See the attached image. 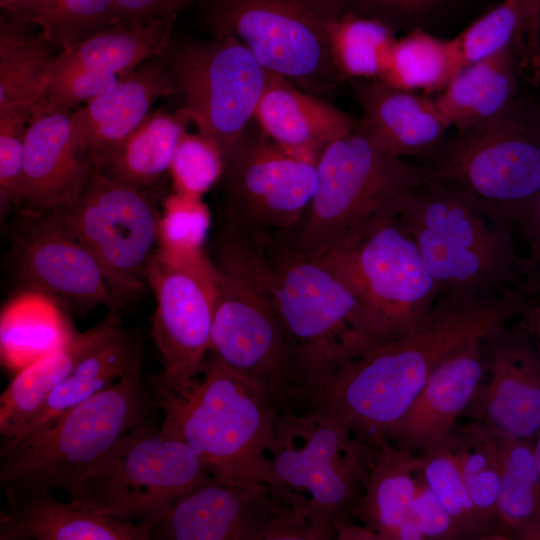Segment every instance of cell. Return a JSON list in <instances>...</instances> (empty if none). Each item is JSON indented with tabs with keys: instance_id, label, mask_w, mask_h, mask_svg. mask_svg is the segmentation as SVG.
<instances>
[{
	"instance_id": "6da1fadb",
	"label": "cell",
	"mask_w": 540,
	"mask_h": 540,
	"mask_svg": "<svg viewBox=\"0 0 540 540\" xmlns=\"http://www.w3.org/2000/svg\"><path fill=\"white\" fill-rule=\"evenodd\" d=\"M539 300L536 293L495 300L438 295L431 312L418 327L349 362L310 408L335 412L360 439L378 448L388 442L391 430L447 353L513 322Z\"/></svg>"
},
{
	"instance_id": "7a4b0ae2",
	"label": "cell",
	"mask_w": 540,
	"mask_h": 540,
	"mask_svg": "<svg viewBox=\"0 0 540 540\" xmlns=\"http://www.w3.org/2000/svg\"><path fill=\"white\" fill-rule=\"evenodd\" d=\"M243 235L251 268L284 332L306 411L345 365L387 339L346 283L299 249L288 231Z\"/></svg>"
},
{
	"instance_id": "3957f363",
	"label": "cell",
	"mask_w": 540,
	"mask_h": 540,
	"mask_svg": "<svg viewBox=\"0 0 540 540\" xmlns=\"http://www.w3.org/2000/svg\"><path fill=\"white\" fill-rule=\"evenodd\" d=\"M161 432L187 444L219 482L269 485L267 453L281 411L258 385L209 351L196 371L147 375Z\"/></svg>"
},
{
	"instance_id": "277c9868",
	"label": "cell",
	"mask_w": 540,
	"mask_h": 540,
	"mask_svg": "<svg viewBox=\"0 0 540 540\" xmlns=\"http://www.w3.org/2000/svg\"><path fill=\"white\" fill-rule=\"evenodd\" d=\"M398 219L438 295L495 300L540 293V278L516 252L514 223L493 207L430 181L408 195Z\"/></svg>"
},
{
	"instance_id": "5b68a950",
	"label": "cell",
	"mask_w": 540,
	"mask_h": 540,
	"mask_svg": "<svg viewBox=\"0 0 540 540\" xmlns=\"http://www.w3.org/2000/svg\"><path fill=\"white\" fill-rule=\"evenodd\" d=\"M317 172L314 196L300 222L288 231L293 243L312 255L397 217L408 195L433 181L428 167L390 153L359 122L321 151Z\"/></svg>"
},
{
	"instance_id": "8992f818",
	"label": "cell",
	"mask_w": 540,
	"mask_h": 540,
	"mask_svg": "<svg viewBox=\"0 0 540 540\" xmlns=\"http://www.w3.org/2000/svg\"><path fill=\"white\" fill-rule=\"evenodd\" d=\"M142 371L128 374L39 432L2 445L0 486L70 493L115 443L153 421L157 406Z\"/></svg>"
},
{
	"instance_id": "52a82bcc",
	"label": "cell",
	"mask_w": 540,
	"mask_h": 540,
	"mask_svg": "<svg viewBox=\"0 0 540 540\" xmlns=\"http://www.w3.org/2000/svg\"><path fill=\"white\" fill-rule=\"evenodd\" d=\"M377 449L333 411L283 410L267 453L269 486L305 510L322 540L335 538L333 520L361 495Z\"/></svg>"
},
{
	"instance_id": "ba28073f",
	"label": "cell",
	"mask_w": 540,
	"mask_h": 540,
	"mask_svg": "<svg viewBox=\"0 0 540 540\" xmlns=\"http://www.w3.org/2000/svg\"><path fill=\"white\" fill-rule=\"evenodd\" d=\"M216 270L209 351L266 391L281 410L303 411L290 350L249 263L243 234L218 221L208 253Z\"/></svg>"
},
{
	"instance_id": "9c48e42d",
	"label": "cell",
	"mask_w": 540,
	"mask_h": 540,
	"mask_svg": "<svg viewBox=\"0 0 540 540\" xmlns=\"http://www.w3.org/2000/svg\"><path fill=\"white\" fill-rule=\"evenodd\" d=\"M201 26L212 38L233 37L266 70L320 97L345 81L333 55L331 22L305 0H198Z\"/></svg>"
},
{
	"instance_id": "30bf717a",
	"label": "cell",
	"mask_w": 540,
	"mask_h": 540,
	"mask_svg": "<svg viewBox=\"0 0 540 540\" xmlns=\"http://www.w3.org/2000/svg\"><path fill=\"white\" fill-rule=\"evenodd\" d=\"M209 477L187 444L165 436L152 421L120 438L69 494L106 515L155 524Z\"/></svg>"
},
{
	"instance_id": "8fae6325",
	"label": "cell",
	"mask_w": 540,
	"mask_h": 540,
	"mask_svg": "<svg viewBox=\"0 0 540 540\" xmlns=\"http://www.w3.org/2000/svg\"><path fill=\"white\" fill-rule=\"evenodd\" d=\"M422 165L434 182L516 223L540 192V125L515 101L496 118L444 140Z\"/></svg>"
},
{
	"instance_id": "7c38bea8",
	"label": "cell",
	"mask_w": 540,
	"mask_h": 540,
	"mask_svg": "<svg viewBox=\"0 0 540 540\" xmlns=\"http://www.w3.org/2000/svg\"><path fill=\"white\" fill-rule=\"evenodd\" d=\"M314 256L360 299L387 341L418 327L437 300L434 279L398 216L377 222Z\"/></svg>"
},
{
	"instance_id": "4fadbf2b",
	"label": "cell",
	"mask_w": 540,
	"mask_h": 540,
	"mask_svg": "<svg viewBox=\"0 0 540 540\" xmlns=\"http://www.w3.org/2000/svg\"><path fill=\"white\" fill-rule=\"evenodd\" d=\"M180 108L224 160L262 96L266 69L233 37L207 39L173 34L164 53Z\"/></svg>"
},
{
	"instance_id": "5bb4252c",
	"label": "cell",
	"mask_w": 540,
	"mask_h": 540,
	"mask_svg": "<svg viewBox=\"0 0 540 540\" xmlns=\"http://www.w3.org/2000/svg\"><path fill=\"white\" fill-rule=\"evenodd\" d=\"M54 211L93 254L119 306L143 290L161 217L146 188L94 170L81 191Z\"/></svg>"
},
{
	"instance_id": "9a60e30c",
	"label": "cell",
	"mask_w": 540,
	"mask_h": 540,
	"mask_svg": "<svg viewBox=\"0 0 540 540\" xmlns=\"http://www.w3.org/2000/svg\"><path fill=\"white\" fill-rule=\"evenodd\" d=\"M318 157L281 146L253 118L224 165L220 217L239 231H290L317 188Z\"/></svg>"
},
{
	"instance_id": "2e32d148",
	"label": "cell",
	"mask_w": 540,
	"mask_h": 540,
	"mask_svg": "<svg viewBox=\"0 0 540 540\" xmlns=\"http://www.w3.org/2000/svg\"><path fill=\"white\" fill-rule=\"evenodd\" d=\"M12 258L24 289L46 294L68 311L85 314L97 306L120 308L93 254L54 210L20 211Z\"/></svg>"
},
{
	"instance_id": "e0dca14e",
	"label": "cell",
	"mask_w": 540,
	"mask_h": 540,
	"mask_svg": "<svg viewBox=\"0 0 540 540\" xmlns=\"http://www.w3.org/2000/svg\"><path fill=\"white\" fill-rule=\"evenodd\" d=\"M156 298L151 336L162 358L160 371L180 377L198 369L209 352L216 270L208 253L176 258L157 249L146 270Z\"/></svg>"
},
{
	"instance_id": "ac0fdd59",
	"label": "cell",
	"mask_w": 540,
	"mask_h": 540,
	"mask_svg": "<svg viewBox=\"0 0 540 540\" xmlns=\"http://www.w3.org/2000/svg\"><path fill=\"white\" fill-rule=\"evenodd\" d=\"M484 371L464 415L533 440L540 430V349L529 330L507 323L481 336Z\"/></svg>"
},
{
	"instance_id": "d6986e66",
	"label": "cell",
	"mask_w": 540,
	"mask_h": 540,
	"mask_svg": "<svg viewBox=\"0 0 540 540\" xmlns=\"http://www.w3.org/2000/svg\"><path fill=\"white\" fill-rule=\"evenodd\" d=\"M289 506L269 485H229L211 476L173 504L151 539L264 540Z\"/></svg>"
},
{
	"instance_id": "ffe728a7",
	"label": "cell",
	"mask_w": 540,
	"mask_h": 540,
	"mask_svg": "<svg viewBox=\"0 0 540 540\" xmlns=\"http://www.w3.org/2000/svg\"><path fill=\"white\" fill-rule=\"evenodd\" d=\"M483 371L481 337L452 349L439 361L391 430L388 442L418 455L440 444L469 406Z\"/></svg>"
},
{
	"instance_id": "44dd1931",
	"label": "cell",
	"mask_w": 540,
	"mask_h": 540,
	"mask_svg": "<svg viewBox=\"0 0 540 540\" xmlns=\"http://www.w3.org/2000/svg\"><path fill=\"white\" fill-rule=\"evenodd\" d=\"M175 94L167 61L150 58L119 76L117 85L72 113L76 136L95 170L150 114L160 98Z\"/></svg>"
},
{
	"instance_id": "7402d4cb",
	"label": "cell",
	"mask_w": 540,
	"mask_h": 540,
	"mask_svg": "<svg viewBox=\"0 0 540 540\" xmlns=\"http://www.w3.org/2000/svg\"><path fill=\"white\" fill-rule=\"evenodd\" d=\"M71 117L70 111L31 116L24 144L23 208L43 212L63 206L95 170Z\"/></svg>"
},
{
	"instance_id": "603a6c76",
	"label": "cell",
	"mask_w": 540,
	"mask_h": 540,
	"mask_svg": "<svg viewBox=\"0 0 540 540\" xmlns=\"http://www.w3.org/2000/svg\"><path fill=\"white\" fill-rule=\"evenodd\" d=\"M5 494L0 540H147L155 525L118 519L73 499L63 502L50 490Z\"/></svg>"
},
{
	"instance_id": "cb8c5ba5",
	"label": "cell",
	"mask_w": 540,
	"mask_h": 540,
	"mask_svg": "<svg viewBox=\"0 0 540 540\" xmlns=\"http://www.w3.org/2000/svg\"><path fill=\"white\" fill-rule=\"evenodd\" d=\"M360 105L359 124L386 150L424 163L451 127L434 99L381 79L347 80Z\"/></svg>"
},
{
	"instance_id": "d4e9b609",
	"label": "cell",
	"mask_w": 540,
	"mask_h": 540,
	"mask_svg": "<svg viewBox=\"0 0 540 540\" xmlns=\"http://www.w3.org/2000/svg\"><path fill=\"white\" fill-rule=\"evenodd\" d=\"M254 118L276 143L317 157L328 144L348 135L358 125L322 97L269 70Z\"/></svg>"
},
{
	"instance_id": "484cf974",
	"label": "cell",
	"mask_w": 540,
	"mask_h": 540,
	"mask_svg": "<svg viewBox=\"0 0 540 540\" xmlns=\"http://www.w3.org/2000/svg\"><path fill=\"white\" fill-rule=\"evenodd\" d=\"M121 325L118 311H109L65 346L16 373L0 397V434L4 443L23 431L78 362Z\"/></svg>"
},
{
	"instance_id": "4316f807",
	"label": "cell",
	"mask_w": 540,
	"mask_h": 540,
	"mask_svg": "<svg viewBox=\"0 0 540 540\" xmlns=\"http://www.w3.org/2000/svg\"><path fill=\"white\" fill-rule=\"evenodd\" d=\"M140 371H142L140 342L121 325L78 362L23 431L5 443L39 432L74 406L98 394L122 377Z\"/></svg>"
},
{
	"instance_id": "83f0119b",
	"label": "cell",
	"mask_w": 540,
	"mask_h": 540,
	"mask_svg": "<svg viewBox=\"0 0 540 540\" xmlns=\"http://www.w3.org/2000/svg\"><path fill=\"white\" fill-rule=\"evenodd\" d=\"M77 334L61 303L39 291L24 289L1 311L2 366L17 373L65 346Z\"/></svg>"
},
{
	"instance_id": "f1b7e54d",
	"label": "cell",
	"mask_w": 540,
	"mask_h": 540,
	"mask_svg": "<svg viewBox=\"0 0 540 540\" xmlns=\"http://www.w3.org/2000/svg\"><path fill=\"white\" fill-rule=\"evenodd\" d=\"M177 17L118 21L60 51L51 75L73 68L120 75L150 58L162 56L173 36Z\"/></svg>"
},
{
	"instance_id": "f546056e",
	"label": "cell",
	"mask_w": 540,
	"mask_h": 540,
	"mask_svg": "<svg viewBox=\"0 0 540 540\" xmlns=\"http://www.w3.org/2000/svg\"><path fill=\"white\" fill-rule=\"evenodd\" d=\"M516 93L513 44L464 67L434 101L450 126L461 133L507 111Z\"/></svg>"
},
{
	"instance_id": "4dcf8cb0",
	"label": "cell",
	"mask_w": 540,
	"mask_h": 540,
	"mask_svg": "<svg viewBox=\"0 0 540 540\" xmlns=\"http://www.w3.org/2000/svg\"><path fill=\"white\" fill-rule=\"evenodd\" d=\"M421 455L384 442L363 490L349 513L374 531L379 540H398L411 518Z\"/></svg>"
},
{
	"instance_id": "1f68e13d",
	"label": "cell",
	"mask_w": 540,
	"mask_h": 540,
	"mask_svg": "<svg viewBox=\"0 0 540 540\" xmlns=\"http://www.w3.org/2000/svg\"><path fill=\"white\" fill-rule=\"evenodd\" d=\"M32 23L2 15L0 20V109L36 105L43 97L58 53Z\"/></svg>"
},
{
	"instance_id": "d6a6232c",
	"label": "cell",
	"mask_w": 540,
	"mask_h": 540,
	"mask_svg": "<svg viewBox=\"0 0 540 540\" xmlns=\"http://www.w3.org/2000/svg\"><path fill=\"white\" fill-rule=\"evenodd\" d=\"M189 122L181 109L150 113L97 171L115 181L147 188L169 171Z\"/></svg>"
},
{
	"instance_id": "836d02e7",
	"label": "cell",
	"mask_w": 540,
	"mask_h": 540,
	"mask_svg": "<svg viewBox=\"0 0 540 540\" xmlns=\"http://www.w3.org/2000/svg\"><path fill=\"white\" fill-rule=\"evenodd\" d=\"M450 448L487 539L497 537L501 458L495 431L477 421L456 427L444 439Z\"/></svg>"
},
{
	"instance_id": "e575fe53",
	"label": "cell",
	"mask_w": 540,
	"mask_h": 540,
	"mask_svg": "<svg viewBox=\"0 0 540 540\" xmlns=\"http://www.w3.org/2000/svg\"><path fill=\"white\" fill-rule=\"evenodd\" d=\"M462 69L453 39L417 28L395 41L379 79L406 90L439 93Z\"/></svg>"
},
{
	"instance_id": "d590c367",
	"label": "cell",
	"mask_w": 540,
	"mask_h": 540,
	"mask_svg": "<svg viewBox=\"0 0 540 540\" xmlns=\"http://www.w3.org/2000/svg\"><path fill=\"white\" fill-rule=\"evenodd\" d=\"M493 430L501 458L497 537L513 539L515 532L540 509V473L533 440Z\"/></svg>"
},
{
	"instance_id": "8d00e7d4",
	"label": "cell",
	"mask_w": 540,
	"mask_h": 540,
	"mask_svg": "<svg viewBox=\"0 0 540 540\" xmlns=\"http://www.w3.org/2000/svg\"><path fill=\"white\" fill-rule=\"evenodd\" d=\"M335 62L345 80L379 79L397 40L381 21L345 13L328 25Z\"/></svg>"
},
{
	"instance_id": "74e56055",
	"label": "cell",
	"mask_w": 540,
	"mask_h": 540,
	"mask_svg": "<svg viewBox=\"0 0 540 540\" xmlns=\"http://www.w3.org/2000/svg\"><path fill=\"white\" fill-rule=\"evenodd\" d=\"M59 53L117 23L116 0H39L22 18Z\"/></svg>"
},
{
	"instance_id": "f35d334b",
	"label": "cell",
	"mask_w": 540,
	"mask_h": 540,
	"mask_svg": "<svg viewBox=\"0 0 540 540\" xmlns=\"http://www.w3.org/2000/svg\"><path fill=\"white\" fill-rule=\"evenodd\" d=\"M420 455L422 474L450 513L457 539H487V532L445 440Z\"/></svg>"
},
{
	"instance_id": "ab89813d",
	"label": "cell",
	"mask_w": 540,
	"mask_h": 540,
	"mask_svg": "<svg viewBox=\"0 0 540 540\" xmlns=\"http://www.w3.org/2000/svg\"><path fill=\"white\" fill-rule=\"evenodd\" d=\"M211 223V213L201 197L172 193L163 202L158 250L176 258L204 254Z\"/></svg>"
},
{
	"instance_id": "60d3db41",
	"label": "cell",
	"mask_w": 540,
	"mask_h": 540,
	"mask_svg": "<svg viewBox=\"0 0 540 540\" xmlns=\"http://www.w3.org/2000/svg\"><path fill=\"white\" fill-rule=\"evenodd\" d=\"M524 17V0H504L453 38L463 68L515 45Z\"/></svg>"
},
{
	"instance_id": "b9f144b4",
	"label": "cell",
	"mask_w": 540,
	"mask_h": 540,
	"mask_svg": "<svg viewBox=\"0 0 540 540\" xmlns=\"http://www.w3.org/2000/svg\"><path fill=\"white\" fill-rule=\"evenodd\" d=\"M223 170L224 160L213 143L198 133H183L169 168L175 192L202 198Z\"/></svg>"
},
{
	"instance_id": "7bdbcfd3",
	"label": "cell",
	"mask_w": 540,
	"mask_h": 540,
	"mask_svg": "<svg viewBox=\"0 0 540 540\" xmlns=\"http://www.w3.org/2000/svg\"><path fill=\"white\" fill-rule=\"evenodd\" d=\"M34 105L17 104L0 109V209L23 203L22 174L25 134Z\"/></svg>"
},
{
	"instance_id": "ee69618b",
	"label": "cell",
	"mask_w": 540,
	"mask_h": 540,
	"mask_svg": "<svg viewBox=\"0 0 540 540\" xmlns=\"http://www.w3.org/2000/svg\"><path fill=\"white\" fill-rule=\"evenodd\" d=\"M120 75L73 68L51 75L49 85L32 115L70 111L114 88Z\"/></svg>"
},
{
	"instance_id": "f6af8a7d",
	"label": "cell",
	"mask_w": 540,
	"mask_h": 540,
	"mask_svg": "<svg viewBox=\"0 0 540 540\" xmlns=\"http://www.w3.org/2000/svg\"><path fill=\"white\" fill-rule=\"evenodd\" d=\"M411 518L424 539H457L450 513L424 478L422 470L417 478Z\"/></svg>"
},
{
	"instance_id": "bcb514c9",
	"label": "cell",
	"mask_w": 540,
	"mask_h": 540,
	"mask_svg": "<svg viewBox=\"0 0 540 540\" xmlns=\"http://www.w3.org/2000/svg\"><path fill=\"white\" fill-rule=\"evenodd\" d=\"M344 13L375 19L395 31L408 26L435 0H339Z\"/></svg>"
},
{
	"instance_id": "7dc6e473",
	"label": "cell",
	"mask_w": 540,
	"mask_h": 540,
	"mask_svg": "<svg viewBox=\"0 0 540 540\" xmlns=\"http://www.w3.org/2000/svg\"><path fill=\"white\" fill-rule=\"evenodd\" d=\"M198 0H116L117 22L178 16Z\"/></svg>"
},
{
	"instance_id": "c3c4849f",
	"label": "cell",
	"mask_w": 540,
	"mask_h": 540,
	"mask_svg": "<svg viewBox=\"0 0 540 540\" xmlns=\"http://www.w3.org/2000/svg\"><path fill=\"white\" fill-rule=\"evenodd\" d=\"M525 17L519 42L525 63L532 69H540V0H524ZM519 44V45H520Z\"/></svg>"
},
{
	"instance_id": "681fc988",
	"label": "cell",
	"mask_w": 540,
	"mask_h": 540,
	"mask_svg": "<svg viewBox=\"0 0 540 540\" xmlns=\"http://www.w3.org/2000/svg\"><path fill=\"white\" fill-rule=\"evenodd\" d=\"M529 245L528 258L535 273L540 278V192L517 219Z\"/></svg>"
},
{
	"instance_id": "f907efd6",
	"label": "cell",
	"mask_w": 540,
	"mask_h": 540,
	"mask_svg": "<svg viewBox=\"0 0 540 540\" xmlns=\"http://www.w3.org/2000/svg\"><path fill=\"white\" fill-rule=\"evenodd\" d=\"M349 511L340 512L333 520L336 539L341 540H379L377 534L365 525L359 526L348 520Z\"/></svg>"
},
{
	"instance_id": "816d5d0a",
	"label": "cell",
	"mask_w": 540,
	"mask_h": 540,
	"mask_svg": "<svg viewBox=\"0 0 540 540\" xmlns=\"http://www.w3.org/2000/svg\"><path fill=\"white\" fill-rule=\"evenodd\" d=\"M319 13L330 21H334L342 17L345 13L340 5L339 0H305Z\"/></svg>"
},
{
	"instance_id": "f5cc1de1",
	"label": "cell",
	"mask_w": 540,
	"mask_h": 540,
	"mask_svg": "<svg viewBox=\"0 0 540 540\" xmlns=\"http://www.w3.org/2000/svg\"><path fill=\"white\" fill-rule=\"evenodd\" d=\"M38 1L39 0H0V6L4 14L22 18Z\"/></svg>"
},
{
	"instance_id": "db71d44e",
	"label": "cell",
	"mask_w": 540,
	"mask_h": 540,
	"mask_svg": "<svg viewBox=\"0 0 540 540\" xmlns=\"http://www.w3.org/2000/svg\"><path fill=\"white\" fill-rule=\"evenodd\" d=\"M513 539L540 540V509L515 532Z\"/></svg>"
},
{
	"instance_id": "11a10c76",
	"label": "cell",
	"mask_w": 540,
	"mask_h": 540,
	"mask_svg": "<svg viewBox=\"0 0 540 540\" xmlns=\"http://www.w3.org/2000/svg\"><path fill=\"white\" fill-rule=\"evenodd\" d=\"M521 318V323L532 334L540 349V303L529 308Z\"/></svg>"
},
{
	"instance_id": "9f6ffc18",
	"label": "cell",
	"mask_w": 540,
	"mask_h": 540,
	"mask_svg": "<svg viewBox=\"0 0 540 540\" xmlns=\"http://www.w3.org/2000/svg\"><path fill=\"white\" fill-rule=\"evenodd\" d=\"M533 451H534L536 464L540 473V430L533 438Z\"/></svg>"
}]
</instances>
